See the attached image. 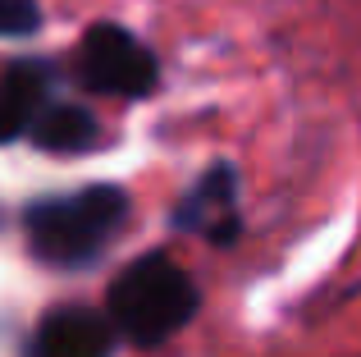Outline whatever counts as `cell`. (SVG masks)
Segmentation results:
<instances>
[{"instance_id":"cell-1","label":"cell","mask_w":361,"mask_h":357,"mask_svg":"<svg viewBox=\"0 0 361 357\" xmlns=\"http://www.w3.org/2000/svg\"><path fill=\"white\" fill-rule=\"evenodd\" d=\"M128 220V193L115 183H92L78 193L37 197L23 211L27 248L55 270H82L110 248L119 224Z\"/></svg>"},{"instance_id":"cell-2","label":"cell","mask_w":361,"mask_h":357,"mask_svg":"<svg viewBox=\"0 0 361 357\" xmlns=\"http://www.w3.org/2000/svg\"><path fill=\"white\" fill-rule=\"evenodd\" d=\"M197 307H202L197 279L165 252L128 261L106 294V316L133 349H160L192 321Z\"/></svg>"},{"instance_id":"cell-3","label":"cell","mask_w":361,"mask_h":357,"mask_svg":"<svg viewBox=\"0 0 361 357\" xmlns=\"http://www.w3.org/2000/svg\"><path fill=\"white\" fill-rule=\"evenodd\" d=\"M78 83L97 97L142 101L160 87V60L133 28L123 23H92L73 55Z\"/></svg>"},{"instance_id":"cell-4","label":"cell","mask_w":361,"mask_h":357,"mask_svg":"<svg viewBox=\"0 0 361 357\" xmlns=\"http://www.w3.org/2000/svg\"><path fill=\"white\" fill-rule=\"evenodd\" d=\"M169 224L178 234H192V238H206L215 248H229L243 234V206H238V170L229 161H215L211 170L197 178L178 206L169 211Z\"/></svg>"},{"instance_id":"cell-5","label":"cell","mask_w":361,"mask_h":357,"mask_svg":"<svg viewBox=\"0 0 361 357\" xmlns=\"http://www.w3.org/2000/svg\"><path fill=\"white\" fill-rule=\"evenodd\" d=\"M115 321L92 307H55L32 330L27 357H115Z\"/></svg>"},{"instance_id":"cell-6","label":"cell","mask_w":361,"mask_h":357,"mask_svg":"<svg viewBox=\"0 0 361 357\" xmlns=\"http://www.w3.org/2000/svg\"><path fill=\"white\" fill-rule=\"evenodd\" d=\"M51 83L55 73L42 60H18L5 69V78H0V143L32 133L37 115L51 106Z\"/></svg>"},{"instance_id":"cell-7","label":"cell","mask_w":361,"mask_h":357,"mask_svg":"<svg viewBox=\"0 0 361 357\" xmlns=\"http://www.w3.org/2000/svg\"><path fill=\"white\" fill-rule=\"evenodd\" d=\"M97 138H101L97 115H92L87 106H73V101H51L32 124V143L42 147V152H55V156L92 152Z\"/></svg>"},{"instance_id":"cell-8","label":"cell","mask_w":361,"mask_h":357,"mask_svg":"<svg viewBox=\"0 0 361 357\" xmlns=\"http://www.w3.org/2000/svg\"><path fill=\"white\" fill-rule=\"evenodd\" d=\"M42 28L37 0H0V37H32Z\"/></svg>"}]
</instances>
